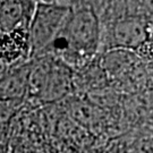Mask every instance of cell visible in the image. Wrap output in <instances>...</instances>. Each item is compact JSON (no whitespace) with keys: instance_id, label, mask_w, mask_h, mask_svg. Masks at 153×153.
<instances>
[{"instance_id":"1","label":"cell","mask_w":153,"mask_h":153,"mask_svg":"<svg viewBox=\"0 0 153 153\" xmlns=\"http://www.w3.org/2000/svg\"><path fill=\"white\" fill-rule=\"evenodd\" d=\"M100 44V22L92 8L71 10L65 26L44 55L55 56L69 67L84 66L97 53ZM43 55V56H44Z\"/></svg>"},{"instance_id":"2","label":"cell","mask_w":153,"mask_h":153,"mask_svg":"<svg viewBox=\"0 0 153 153\" xmlns=\"http://www.w3.org/2000/svg\"><path fill=\"white\" fill-rule=\"evenodd\" d=\"M75 85L74 71L59 58L44 55L32 59L26 97L42 104L66 98Z\"/></svg>"},{"instance_id":"3","label":"cell","mask_w":153,"mask_h":153,"mask_svg":"<svg viewBox=\"0 0 153 153\" xmlns=\"http://www.w3.org/2000/svg\"><path fill=\"white\" fill-rule=\"evenodd\" d=\"M71 6L62 2H47L36 0L28 25L30 59L45 53L58 36L71 15Z\"/></svg>"},{"instance_id":"4","label":"cell","mask_w":153,"mask_h":153,"mask_svg":"<svg viewBox=\"0 0 153 153\" xmlns=\"http://www.w3.org/2000/svg\"><path fill=\"white\" fill-rule=\"evenodd\" d=\"M149 24L137 16L119 19L111 30L110 49H123L136 53L149 41Z\"/></svg>"},{"instance_id":"5","label":"cell","mask_w":153,"mask_h":153,"mask_svg":"<svg viewBox=\"0 0 153 153\" xmlns=\"http://www.w3.org/2000/svg\"><path fill=\"white\" fill-rule=\"evenodd\" d=\"M32 60L11 67L0 74V101L19 102L27 94L28 75Z\"/></svg>"},{"instance_id":"6","label":"cell","mask_w":153,"mask_h":153,"mask_svg":"<svg viewBox=\"0 0 153 153\" xmlns=\"http://www.w3.org/2000/svg\"><path fill=\"white\" fill-rule=\"evenodd\" d=\"M36 0H7L0 5V33L28 28Z\"/></svg>"},{"instance_id":"7","label":"cell","mask_w":153,"mask_h":153,"mask_svg":"<svg viewBox=\"0 0 153 153\" xmlns=\"http://www.w3.org/2000/svg\"><path fill=\"white\" fill-rule=\"evenodd\" d=\"M137 60L133 51L123 49H110L102 57L101 68L107 76H121L131 69Z\"/></svg>"},{"instance_id":"8","label":"cell","mask_w":153,"mask_h":153,"mask_svg":"<svg viewBox=\"0 0 153 153\" xmlns=\"http://www.w3.org/2000/svg\"><path fill=\"white\" fill-rule=\"evenodd\" d=\"M104 153H128V150L123 143H114Z\"/></svg>"},{"instance_id":"9","label":"cell","mask_w":153,"mask_h":153,"mask_svg":"<svg viewBox=\"0 0 153 153\" xmlns=\"http://www.w3.org/2000/svg\"><path fill=\"white\" fill-rule=\"evenodd\" d=\"M42 1H47V2H61L60 0H42Z\"/></svg>"},{"instance_id":"10","label":"cell","mask_w":153,"mask_h":153,"mask_svg":"<svg viewBox=\"0 0 153 153\" xmlns=\"http://www.w3.org/2000/svg\"><path fill=\"white\" fill-rule=\"evenodd\" d=\"M5 1H7V0H0V5H1L2 2H5Z\"/></svg>"}]
</instances>
